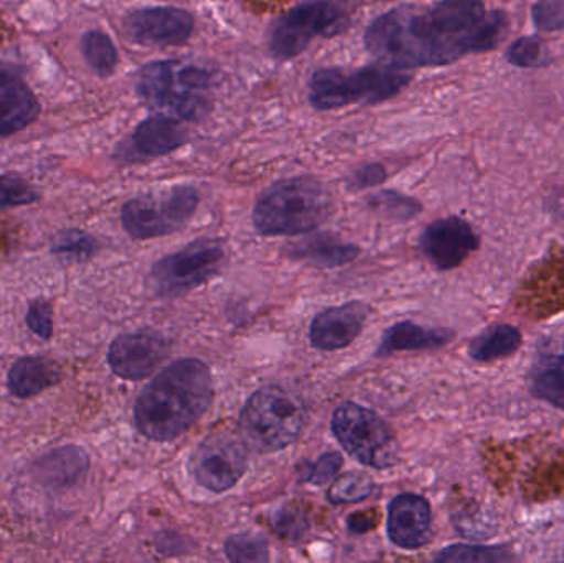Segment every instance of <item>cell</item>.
Wrapping results in <instances>:
<instances>
[{"instance_id": "1", "label": "cell", "mask_w": 564, "mask_h": 563, "mask_svg": "<svg viewBox=\"0 0 564 563\" xmlns=\"http://www.w3.org/2000/svg\"><path fill=\"white\" fill-rule=\"evenodd\" d=\"M507 26L506 15L487 9L482 0H440L377 17L365 32V46L378 62L400 68L444 66L496 48Z\"/></svg>"}, {"instance_id": "2", "label": "cell", "mask_w": 564, "mask_h": 563, "mask_svg": "<svg viewBox=\"0 0 564 563\" xmlns=\"http://www.w3.org/2000/svg\"><path fill=\"white\" fill-rule=\"evenodd\" d=\"M214 397V379L207 364L177 360L155 376L135 400V426L152 442H172L208 412Z\"/></svg>"}, {"instance_id": "3", "label": "cell", "mask_w": 564, "mask_h": 563, "mask_svg": "<svg viewBox=\"0 0 564 563\" xmlns=\"http://www.w3.org/2000/svg\"><path fill=\"white\" fill-rule=\"evenodd\" d=\"M334 212L327 185L308 175L274 182L258 198L253 225L261 235H301L321 227Z\"/></svg>"}, {"instance_id": "4", "label": "cell", "mask_w": 564, "mask_h": 563, "mask_svg": "<svg viewBox=\"0 0 564 563\" xmlns=\"http://www.w3.org/2000/svg\"><path fill=\"white\" fill-rule=\"evenodd\" d=\"M214 73L204 66L177 59H159L142 66L138 76L139 98L172 118L198 121L210 111L208 99Z\"/></svg>"}, {"instance_id": "5", "label": "cell", "mask_w": 564, "mask_h": 563, "mask_svg": "<svg viewBox=\"0 0 564 563\" xmlns=\"http://www.w3.org/2000/svg\"><path fill=\"white\" fill-rule=\"evenodd\" d=\"M413 79L410 69L378 62L364 68H318L308 82V101L318 111L355 105H378L400 95Z\"/></svg>"}, {"instance_id": "6", "label": "cell", "mask_w": 564, "mask_h": 563, "mask_svg": "<svg viewBox=\"0 0 564 563\" xmlns=\"http://www.w3.org/2000/svg\"><path fill=\"white\" fill-rule=\"evenodd\" d=\"M307 422V409L297 393L281 386L254 392L241 410V436L258 453H276L295 442Z\"/></svg>"}, {"instance_id": "7", "label": "cell", "mask_w": 564, "mask_h": 563, "mask_svg": "<svg viewBox=\"0 0 564 563\" xmlns=\"http://www.w3.org/2000/svg\"><path fill=\"white\" fill-rule=\"evenodd\" d=\"M198 204L200 194L192 185L149 192L126 202L121 210L122 228L134 240L167 237L187 227Z\"/></svg>"}, {"instance_id": "8", "label": "cell", "mask_w": 564, "mask_h": 563, "mask_svg": "<svg viewBox=\"0 0 564 563\" xmlns=\"http://www.w3.org/2000/svg\"><path fill=\"white\" fill-rule=\"evenodd\" d=\"M347 0H305L280 17L270 35V48L276 58L301 55L317 36H334L348 23Z\"/></svg>"}, {"instance_id": "9", "label": "cell", "mask_w": 564, "mask_h": 563, "mask_svg": "<svg viewBox=\"0 0 564 563\" xmlns=\"http://www.w3.org/2000/svg\"><path fill=\"white\" fill-rule=\"evenodd\" d=\"M332 432L361 465L373 469L397 465V439L388 423L371 410L354 402L341 403L332 416Z\"/></svg>"}, {"instance_id": "10", "label": "cell", "mask_w": 564, "mask_h": 563, "mask_svg": "<svg viewBox=\"0 0 564 563\" xmlns=\"http://www.w3.org/2000/svg\"><path fill=\"white\" fill-rule=\"evenodd\" d=\"M225 263L220 240L200 238L177 253L161 258L149 273L152 293L159 297H178L210 281Z\"/></svg>"}, {"instance_id": "11", "label": "cell", "mask_w": 564, "mask_h": 563, "mask_svg": "<svg viewBox=\"0 0 564 563\" xmlns=\"http://www.w3.org/2000/svg\"><path fill=\"white\" fill-rule=\"evenodd\" d=\"M191 469L202 488L212 492L228 491L247 473V442L234 432L214 433L192 456Z\"/></svg>"}, {"instance_id": "12", "label": "cell", "mask_w": 564, "mask_h": 563, "mask_svg": "<svg viewBox=\"0 0 564 563\" xmlns=\"http://www.w3.org/2000/svg\"><path fill=\"white\" fill-rule=\"evenodd\" d=\"M122 26L126 35L141 45L177 46L191 39L195 19L188 10L178 7H144L128 13Z\"/></svg>"}, {"instance_id": "13", "label": "cell", "mask_w": 564, "mask_h": 563, "mask_svg": "<svg viewBox=\"0 0 564 563\" xmlns=\"http://www.w3.org/2000/svg\"><path fill=\"white\" fill-rule=\"evenodd\" d=\"M479 237L473 225L460 217H446L424 228L420 248L424 257L441 271L459 267L479 248Z\"/></svg>"}, {"instance_id": "14", "label": "cell", "mask_w": 564, "mask_h": 563, "mask_svg": "<svg viewBox=\"0 0 564 563\" xmlns=\"http://www.w3.org/2000/svg\"><path fill=\"white\" fill-rule=\"evenodd\" d=\"M171 353V344L155 333H131L116 337L109 346L112 372L124 380L148 379Z\"/></svg>"}, {"instance_id": "15", "label": "cell", "mask_w": 564, "mask_h": 563, "mask_svg": "<svg viewBox=\"0 0 564 563\" xmlns=\"http://www.w3.org/2000/svg\"><path fill=\"white\" fill-rule=\"evenodd\" d=\"M187 141V129L177 118L151 116L132 131L131 138L121 149V155L128 161H151L177 151Z\"/></svg>"}, {"instance_id": "16", "label": "cell", "mask_w": 564, "mask_h": 563, "mask_svg": "<svg viewBox=\"0 0 564 563\" xmlns=\"http://www.w3.org/2000/svg\"><path fill=\"white\" fill-rule=\"evenodd\" d=\"M368 316L370 307L361 301H351L317 314L308 333L312 346L324 353L350 346L364 331Z\"/></svg>"}, {"instance_id": "17", "label": "cell", "mask_w": 564, "mask_h": 563, "mask_svg": "<svg viewBox=\"0 0 564 563\" xmlns=\"http://www.w3.org/2000/svg\"><path fill=\"white\" fill-rule=\"evenodd\" d=\"M431 522V506L423 496H397L388 508V538L397 548L414 551L430 542Z\"/></svg>"}, {"instance_id": "18", "label": "cell", "mask_w": 564, "mask_h": 563, "mask_svg": "<svg viewBox=\"0 0 564 563\" xmlns=\"http://www.w3.org/2000/svg\"><path fill=\"white\" fill-rule=\"evenodd\" d=\"M40 116L35 93L15 66L0 63V138L15 134Z\"/></svg>"}, {"instance_id": "19", "label": "cell", "mask_w": 564, "mask_h": 563, "mask_svg": "<svg viewBox=\"0 0 564 563\" xmlns=\"http://www.w3.org/2000/svg\"><path fill=\"white\" fill-rule=\"evenodd\" d=\"M89 468V458L78 446H63L42 456L33 465V476L46 488L65 489L75 486Z\"/></svg>"}, {"instance_id": "20", "label": "cell", "mask_w": 564, "mask_h": 563, "mask_svg": "<svg viewBox=\"0 0 564 563\" xmlns=\"http://www.w3.org/2000/svg\"><path fill=\"white\" fill-rule=\"evenodd\" d=\"M453 337V331L424 327L404 321V323L394 324L390 329L384 331L380 346L375 354L377 357H387L394 353H404V350H436L449 344Z\"/></svg>"}, {"instance_id": "21", "label": "cell", "mask_w": 564, "mask_h": 563, "mask_svg": "<svg viewBox=\"0 0 564 563\" xmlns=\"http://www.w3.org/2000/svg\"><path fill=\"white\" fill-rule=\"evenodd\" d=\"M62 380L58 364L48 357L26 356L10 367L7 387L17 399H30Z\"/></svg>"}, {"instance_id": "22", "label": "cell", "mask_w": 564, "mask_h": 563, "mask_svg": "<svg viewBox=\"0 0 564 563\" xmlns=\"http://www.w3.org/2000/svg\"><path fill=\"white\" fill-rule=\"evenodd\" d=\"M289 255L318 268H337L354 261L360 255V248L345 243L334 235L318 234L291 245Z\"/></svg>"}, {"instance_id": "23", "label": "cell", "mask_w": 564, "mask_h": 563, "mask_svg": "<svg viewBox=\"0 0 564 563\" xmlns=\"http://www.w3.org/2000/svg\"><path fill=\"white\" fill-rule=\"evenodd\" d=\"M522 344V334L510 324H497L469 344V357L489 364L512 356Z\"/></svg>"}, {"instance_id": "24", "label": "cell", "mask_w": 564, "mask_h": 563, "mask_svg": "<svg viewBox=\"0 0 564 563\" xmlns=\"http://www.w3.org/2000/svg\"><path fill=\"white\" fill-rule=\"evenodd\" d=\"M532 392L564 410V350L543 356L533 369Z\"/></svg>"}, {"instance_id": "25", "label": "cell", "mask_w": 564, "mask_h": 563, "mask_svg": "<svg viewBox=\"0 0 564 563\" xmlns=\"http://www.w3.org/2000/svg\"><path fill=\"white\" fill-rule=\"evenodd\" d=\"M83 58L96 75L108 78L119 63L118 50L112 40L101 30H88L79 42Z\"/></svg>"}, {"instance_id": "26", "label": "cell", "mask_w": 564, "mask_h": 563, "mask_svg": "<svg viewBox=\"0 0 564 563\" xmlns=\"http://www.w3.org/2000/svg\"><path fill=\"white\" fill-rule=\"evenodd\" d=\"M368 207L381 217L398 221L411 220L423 210L421 202L397 191L377 192L368 198Z\"/></svg>"}, {"instance_id": "27", "label": "cell", "mask_w": 564, "mask_h": 563, "mask_svg": "<svg viewBox=\"0 0 564 563\" xmlns=\"http://www.w3.org/2000/svg\"><path fill=\"white\" fill-rule=\"evenodd\" d=\"M507 62L519 68H540L552 62L549 46L539 36L527 35L517 39L507 48Z\"/></svg>"}, {"instance_id": "28", "label": "cell", "mask_w": 564, "mask_h": 563, "mask_svg": "<svg viewBox=\"0 0 564 563\" xmlns=\"http://www.w3.org/2000/svg\"><path fill=\"white\" fill-rule=\"evenodd\" d=\"M375 491V483L361 473H347L332 483L328 489V501L332 505H351L364 501Z\"/></svg>"}, {"instance_id": "29", "label": "cell", "mask_w": 564, "mask_h": 563, "mask_svg": "<svg viewBox=\"0 0 564 563\" xmlns=\"http://www.w3.org/2000/svg\"><path fill=\"white\" fill-rule=\"evenodd\" d=\"M225 554L231 562H268L270 549L267 539L257 532L231 535L225 542Z\"/></svg>"}, {"instance_id": "30", "label": "cell", "mask_w": 564, "mask_h": 563, "mask_svg": "<svg viewBox=\"0 0 564 563\" xmlns=\"http://www.w3.org/2000/svg\"><path fill=\"white\" fill-rule=\"evenodd\" d=\"M98 251V241L93 235L82 230H66L56 237L52 253L72 261H88Z\"/></svg>"}, {"instance_id": "31", "label": "cell", "mask_w": 564, "mask_h": 563, "mask_svg": "<svg viewBox=\"0 0 564 563\" xmlns=\"http://www.w3.org/2000/svg\"><path fill=\"white\" fill-rule=\"evenodd\" d=\"M436 562H503L512 561V555L502 548H480V545H451L434 557Z\"/></svg>"}, {"instance_id": "32", "label": "cell", "mask_w": 564, "mask_h": 563, "mask_svg": "<svg viewBox=\"0 0 564 563\" xmlns=\"http://www.w3.org/2000/svg\"><path fill=\"white\" fill-rule=\"evenodd\" d=\"M39 192L22 175H0V208L22 207L39 201Z\"/></svg>"}, {"instance_id": "33", "label": "cell", "mask_w": 564, "mask_h": 563, "mask_svg": "<svg viewBox=\"0 0 564 563\" xmlns=\"http://www.w3.org/2000/svg\"><path fill=\"white\" fill-rule=\"evenodd\" d=\"M341 466H344V458L340 453H325L315 463H302L299 476H301V481L308 483V485H327L340 472Z\"/></svg>"}, {"instance_id": "34", "label": "cell", "mask_w": 564, "mask_h": 563, "mask_svg": "<svg viewBox=\"0 0 564 563\" xmlns=\"http://www.w3.org/2000/svg\"><path fill=\"white\" fill-rule=\"evenodd\" d=\"M532 19L536 29L543 32L564 29V0H536L532 7Z\"/></svg>"}, {"instance_id": "35", "label": "cell", "mask_w": 564, "mask_h": 563, "mask_svg": "<svg viewBox=\"0 0 564 563\" xmlns=\"http://www.w3.org/2000/svg\"><path fill=\"white\" fill-rule=\"evenodd\" d=\"M26 326L35 336L43 340L52 339L53 336V307L48 301L35 300L30 303L25 316Z\"/></svg>"}, {"instance_id": "36", "label": "cell", "mask_w": 564, "mask_h": 563, "mask_svg": "<svg viewBox=\"0 0 564 563\" xmlns=\"http://www.w3.org/2000/svg\"><path fill=\"white\" fill-rule=\"evenodd\" d=\"M274 531L284 539H299L307 531V519L295 506H284L273 521Z\"/></svg>"}, {"instance_id": "37", "label": "cell", "mask_w": 564, "mask_h": 563, "mask_svg": "<svg viewBox=\"0 0 564 563\" xmlns=\"http://www.w3.org/2000/svg\"><path fill=\"white\" fill-rule=\"evenodd\" d=\"M387 177L388 172L383 164L370 162V164L361 165L351 174L350 185L354 188H370L383 184Z\"/></svg>"}, {"instance_id": "38", "label": "cell", "mask_w": 564, "mask_h": 563, "mask_svg": "<svg viewBox=\"0 0 564 563\" xmlns=\"http://www.w3.org/2000/svg\"><path fill=\"white\" fill-rule=\"evenodd\" d=\"M373 526V518L370 515H355L348 519V528L355 534H364V532L370 531Z\"/></svg>"}]
</instances>
